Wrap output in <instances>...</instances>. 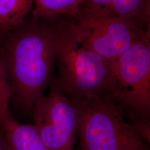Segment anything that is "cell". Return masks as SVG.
I'll return each instance as SVG.
<instances>
[{
    "instance_id": "6",
    "label": "cell",
    "mask_w": 150,
    "mask_h": 150,
    "mask_svg": "<svg viewBox=\"0 0 150 150\" xmlns=\"http://www.w3.org/2000/svg\"><path fill=\"white\" fill-rule=\"evenodd\" d=\"M69 17L86 45L111 62L150 31L122 17L86 10Z\"/></svg>"
},
{
    "instance_id": "7",
    "label": "cell",
    "mask_w": 150,
    "mask_h": 150,
    "mask_svg": "<svg viewBox=\"0 0 150 150\" xmlns=\"http://www.w3.org/2000/svg\"><path fill=\"white\" fill-rule=\"evenodd\" d=\"M80 9L118 16L137 27L150 29V0H85Z\"/></svg>"
},
{
    "instance_id": "5",
    "label": "cell",
    "mask_w": 150,
    "mask_h": 150,
    "mask_svg": "<svg viewBox=\"0 0 150 150\" xmlns=\"http://www.w3.org/2000/svg\"><path fill=\"white\" fill-rule=\"evenodd\" d=\"M48 94L31 111L33 125L48 150H74L80 113L74 102L57 85L54 77Z\"/></svg>"
},
{
    "instance_id": "12",
    "label": "cell",
    "mask_w": 150,
    "mask_h": 150,
    "mask_svg": "<svg viewBox=\"0 0 150 150\" xmlns=\"http://www.w3.org/2000/svg\"><path fill=\"white\" fill-rule=\"evenodd\" d=\"M0 150H12L5 134L0 126Z\"/></svg>"
},
{
    "instance_id": "1",
    "label": "cell",
    "mask_w": 150,
    "mask_h": 150,
    "mask_svg": "<svg viewBox=\"0 0 150 150\" xmlns=\"http://www.w3.org/2000/svg\"><path fill=\"white\" fill-rule=\"evenodd\" d=\"M7 33L0 44V62L7 77L11 99L30 113L52 78L56 51L50 27L33 17Z\"/></svg>"
},
{
    "instance_id": "8",
    "label": "cell",
    "mask_w": 150,
    "mask_h": 150,
    "mask_svg": "<svg viewBox=\"0 0 150 150\" xmlns=\"http://www.w3.org/2000/svg\"><path fill=\"white\" fill-rule=\"evenodd\" d=\"M0 126L12 150H48L35 126L20 123L8 108L1 110Z\"/></svg>"
},
{
    "instance_id": "9",
    "label": "cell",
    "mask_w": 150,
    "mask_h": 150,
    "mask_svg": "<svg viewBox=\"0 0 150 150\" xmlns=\"http://www.w3.org/2000/svg\"><path fill=\"white\" fill-rule=\"evenodd\" d=\"M33 4V0H0V32L7 33L21 25Z\"/></svg>"
},
{
    "instance_id": "4",
    "label": "cell",
    "mask_w": 150,
    "mask_h": 150,
    "mask_svg": "<svg viewBox=\"0 0 150 150\" xmlns=\"http://www.w3.org/2000/svg\"><path fill=\"white\" fill-rule=\"evenodd\" d=\"M115 98L134 127L150 124V31L112 62Z\"/></svg>"
},
{
    "instance_id": "13",
    "label": "cell",
    "mask_w": 150,
    "mask_h": 150,
    "mask_svg": "<svg viewBox=\"0 0 150 150\" xmlns=\"http://www.w3.org/2000/svg\"><path fill=\"white\" fill-rule=\"evenodd\" d=\"M2 109H4V108H2L1 107V106H0V112H1V110Z\"/></svg>"
},
{
    "instance_id": "2",
    "label": "cell",
    "mask_w": 150,
    "mask_h": 150,
    "mask_svg": "<svg viewBox=\"0 0 150 150\" xmlns=\"http://www.w3.org/2000/svg\"><path fill=\"white\" fill-rule=\"evenodd\" d=\"M50 27L58 68L54 79L61 91L72 100L115 101L118 86L112 62L86 45L69 17H59Z\"/></svg>"
},
{
    "instance_id": "3",
    "label": "cell",
    "mask_w": 150,
    "mask_h": 150,
    "mask_svg": "<svg viewBox=\"0 0 150 150\" xmlns=\"http://www.w3.org/2000/svg\"><path fill=\"white\" fill-rule=\"evenodd\" d=\"M72 101L80 113L76 150H149L114 100L94 98Z\"/></svg>"
},
{
    "instance_id": "11",
    "label": "cell",
    "mask_w": 150,
    "mask_h": 150,
    "mask_svg": "<svg viewBox=\"0 0 150 150\" xmlns=\"http://www.w3.org/2000/svg\"><path fill=\"white\" fill-rule=\"evenodd\" d=\"M11 100L10 90L7 77L0 62V106L2 108H8Z\"/></svg>"
},
{
    "instance_id": "14",
    "label": "cell",
    "mask_w": 150,
    "mask_h": 150,
    "mask_svg": "<svg viewBox=\"0 0 150 150\" xmlns=\"http://www.w3.org/2000/svg\"></svg>"
},
{
    "instance_id": "10",
    "label": "cell",
    "mask_w": 150,
    "mask_h": 150,
    "mask_svg": "<svg viewBox=\"0 0 150 150\" xmlns=\"http://www.w3.org/2000/svg\"><path fill=\"white\" fill-rule=\"evenodd\" d=\"M85 0H33L32 16L38 19L56 20L60 17H72L77 13Z\"/></svg>"
}]
</instances>
